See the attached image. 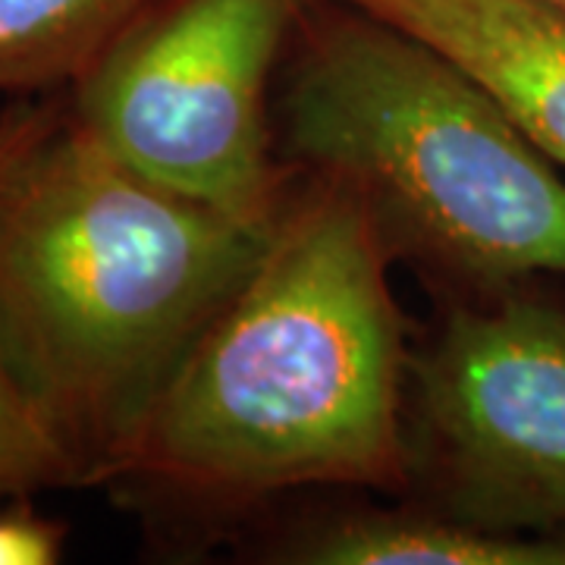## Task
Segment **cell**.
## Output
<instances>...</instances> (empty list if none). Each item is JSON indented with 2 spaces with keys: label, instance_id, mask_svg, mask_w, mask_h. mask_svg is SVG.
Here are the masks:
<instances>
[{
  "label": "cell",
  "instance_id": "6da1fadb",
  "mask_svg": "<svg viewBox=\"0 0 565 565\" xmlns=\"http://www.w3.org/2000/svg\"><path fill=\"white\" fill-rule=\"evenodd\" d=\"M390 264L349 189L292 170L262 258L110 481L202 512L311 487L403 497L408 345Z\"/></svg>",
  "mask_w": 565,
  "mask_h": 565
},
{
  "label": "cell",
  "instance_id": "7a4b0ae2",
  "mask_svg": "<svg viewBox=\"0 0 565 565\" xmlns=\"http://www.w3.org/2000/svg\"><path fill=\"white\" fill-rule=\"evenodd\" d=\"M274 221L141 177L73 107L0 120V362L76 484L114 478Z\"/></svg>",
  "mask_w": 565,
  "mask_h": 565
},
{
  "label": "cell",
  "instance_id": "3957f363",
  "mask_svg": "<svg viewBox=\"0 0 565 565\" xmlns=\"http://www.w3.org/2000/svg\"><path fill=\"white\" fill-rule=\"evenodd\" d=\"M280 161L349 189L393 262L465 296L565 277V173L475 76L345 0H315L274 102Z\"/></svg>",
  "mask_w": 565,
  "mask_h": 565
},
{
  "label": "cell",
  "instance_id": "277c9868",
  "mask_svg": "<svg viewBox=\"0 0 565 565\" xmlns=\"http://www.w3.org/2000/svg\"><path fill=\"white\" fill-rule=\"evenodd\" d=\"M311 3L158 0L70 88V107L141 177L270 223L292 180L274 79Z\"/></svg>",
  "mask_w": 565,
  "mask_h": 565
},
{
  "label": "cell",
  "instance_id": "5b68a950",
  "mask_svg": "<svg viewBox=\"0 0 565 565\" xmlns=\"http://www.w3.org/2000/svg\"><path fill=\"white\" fill-rule=\"evenodd\" d=\"M403 503L565 537V305L512 282L449 305L405 371Z\"/></svg>",
  "mask_w": 565,
  "mask_h": 565
},
{
  "label": "cell",
  "instance_id": "8992f818",
  "mask_svg": "<svg viewBox=\"0 0 565 565\" xmlns=\"http://www.w3.org/2000/svg\"><path fill=\"white\" fill-rule=\"evenodd\" d=\"M437 47L565 173V13L546 0H345Z\"/></svg>",
  "mask_w": 565,
  "mask_h": 565
},
{
  "label": "cell",
  "instance_id": "52a82bcc",
  "mask_svg": "<svg viewBox=\"0 0 565 565\" xmlns=\"http://www.w3.org/2000/svg\"><path fill=\"white\" fill-rule=\"evenodd\" d=\"M277 559L305 565H565V537L493 534L415 505H362L296 531Z\"/></svg>",
  "mask_w": 565,
  "mask_h": 565
},
{
  "label": "cell",
  "instance_id": "ba28073f",
  "mask_svg": "<svg viewBox=\"0 0 565 565\" xmlns=\"http://www.w3.org/2000/svg\"><path fill=\"white\" fill-rule=\"evenodd\" d=\"M158 0H0V95L63 92Z\"/></svg>",
  "mask_w": 565,
  "mask_h": 565
},
{
  "label": "cell",
  "instance_id": "9c48e42d",
  "mask_svg": "<svg viewBox=\"0 0 565 565\" xmlns=\"http://www.w3.org/2000/svg\"><path fill=\"white\" fill-rule=\"evenodd\" d=\"M63 484H76L73 465L0 362V497L22 500Z\"/></svg>",
  "mask_w": 565,
  "mask_h": 565
},
{
  "label": "cell",
  "instance_id": "30bf717a",
  "mask_svg": "<svg viewBox=\"0 0 565 565\" xmlns=\"http://www.w3.org/2000/svg\"><path fill=\"white\" fill-rule=\"evenodd\" d=\"M66 527L29 505L0 509V565H51L61 559Z\"/></svg>",
  "mask_w": 565,
  "mask_h": 565
},
{
  "label": "cell",
  "instance_id": "8fae6325",
  "mask_svg": "<svg viewBox=\"0 0 565 565\" xmlns=\"http://www.w3.org/2000/svg\"><path fill=\"white\" fill-rule=\"evenodd\" d=\"M546 3H553V7H559V10H563V13H565V0H546Z\"/></svg>",
  "mask_w": 565,
  "mask_h": 565
}]
</instances>
